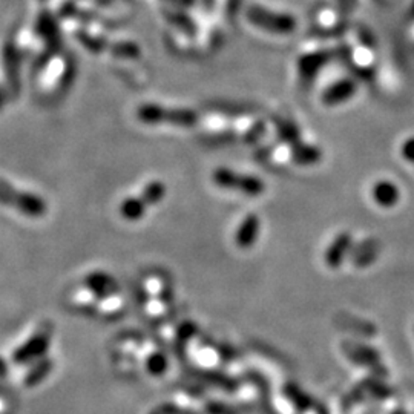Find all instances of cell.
<instances>
[{"label": "cell", "mask_w": 414, "mask_h": 414, "mask_svg": "<svg viewBox=\"0 0 414 414\" xmlns=\"http://www.w3.org/2000/svg\"><path fill=\"white\" fill-rule=\"evenodd\" d=\"M138 121L148 126L170 125L175 128H194L198 125V114L189 108H166L158 103H143L135 113Z\"/></svg>", "instance_id": "obj_1"}, {"label": "cell", "mask_w": 414, "mask_h": 414, "mask_svg": "<svg viewBox=\"0 0 414 414\" xmlns=\"http://www.w3.org/2000/svg\"><path fill=\"white\" fill-rule=\"evenodd\" d=\"M244 14L255 28L270 34H291L298 26L296 19L291 14L271 11L261 5H249Z\"/></svg>", "instance_id": "obj_2"}, {"label": "cell", "mask_w": 414, "mask_h": 414, "mask_svg": "<svg viewBox=\"0 0 414 414\" xmlns=\"http://www.w3.org/2000/svg\"><path fill=\"white\" fill-rule=\"evenodd\" d=\"M0 203L16 207V210L26 217L38 218L46 214L45 200L38 198L36 194H29V192L16 190L2 178H0Z\"/></svg>", "instance_id": "obj_3"}, {"label": "cell", "mask_w": 414, "mask_h": 414, "mask_svg": "<svg viewBox=\"0 0 414 414\" xmlns=\"http://www.w3.org/2000/svg\"><path fill=\"white\" fill-rule=\"evenodd\" d=\"M2 66L6 94L11 100H16L22 90V53H20L14 36H9L4 43Z\"/></svg>", "instance_id": "obj_4"}, {"label": "cell", "mask_w": 414, "mask_h": 414, "mask_svg": "<svg viewBox=\"0 0 414 414\" xmlns=\"http://www.w3.org/2000/svg\"><path fill=\"white\" fill-rule=\"evenodd\" d=\"M212 180H214V183L221 189L241 192V194L249 197H258L266 190L264 181L259 180L258 177L238 174L229 167L215 169L214 174H212Z\"/></svg>", "instance_id": "obj_5"}, {"label": "cell", "mask_w": 414, "mask_h": 414, "mask_svg": "<svg viewBox=\"0 0 414 414\" xmlns=\"http://www.w3.org/2000/svg\"><path fill=\"white\" fill-rule=\"evenodd\" d=\"M34 33L45 43L43 51L46 54L56 57L57 54H60V51H62L63 48L62 31H60L57 17L49 11V9L45 8L38 13L34 25Z\"/></svg>", "instance_id": "obj_6"}, {"label": "cell", "mask_w": 414, "mask_h": 414, "mask_svg": "<svg viewBox=\"0 0 414 414\" xmlns=\"http://www.w3.org/2000/svg\"><path fill=\"white\" fill-rule=\"evenodd\" d=\"M342 350H344L346 356L353 363L370 368L375 373L376 378H385L388 375V370L383 367L382 363L381 353L376 348L363 344H356V342H344Z\"/></svg>", "instance_id": "obj_7"}, {"label": "cell", "mask_w": 414, "mask_h": 414, "mask_svg": "<svg viewBox=\"0 0 414 414\" xmlns=\"http://www.w3.org/2000/svg\"><path fill=\"white\" fill-rule=\"evenodd\" d=\"M358 90V85L353 78H339L336 82L328 85L321 93V103L326 106H339L344 105L355 97Z\"/></svg>", "instance_id": "obj_8"}, {"label": "cell", "mask_w": 414, "mask_h": 414, "mask_svg": "<svg viewBox=\"0 0 414 414\" xmlns=\"http://www.w3.org/2000/svg\"><path fill=\"white\" fill-rule=\"evenodd\" d=\"M330 58L331 54L328 51H315L301 56L298 60V73L301 78L307 80V82L315 80L321 73V69L328 65Z\"/></svg>", "instance_id": "obj_9"}, {"label": "cell", "mask_w": 414, "mask_h": 414, "mask_svg": "<svg viewBox=\"0 0 414 414\" xmlns=\"http://www.w3.org/2000/svg\"><path fill=\"white\" fill-rule=\"evenodd\" d=\"M353 246V238L348 232H342L335 239L331 241V244L326 250L324 261L330 269H336L342 266V262L346 261L347 255L350 254Z\"/></svg>", "instance_id": "obj_10"}, {"label": "cell", "mask_w": 414, "mask_h": 414, "mask_svg": "<svg viewBox=\"0 0 414 414\" xmlns=\"http://www.w3.org/2000/svg\"><path fill=\"white\" fill-rule=\"evenodd\" d=\"M259 218L255 214H249L239 223L237 227V234H235V242L237 246L242 250H247L254 247L259 237Z\"/></svg>", "instance_id": "obj_11"}, {"label": "cell", "mask_w": 414, "mask_h": 414, "mask_svg": "<svg viewBox=\"0 0 414 414\" xmlns=\"http://www.w3.org/2000/svg\"><path fill=\"white\" fill-rule=\"evenodd\" d=\"M85 284L90 294L95 295L97 298H109L113 296L115 291H118L117 281L108 274H102V271L89 274L85 279Z\"/></svg>", "instance_id": "obj_12"}, {"label": "cell", "mask_w": 414, "mask_h": 414, "mask_svg": "<svg viewBox=\"0 0 414 414\" xmlns=\"http://www.w3.org/2000/svg\"><path fill=\"white\" fill-rule=\"evenodd\" d=\"M49 347V335L46 333H38L33 339H29L25 346L16 350L14 361L19 363L29 362L31 359L43 355Z\"/></svg>", "instance_id": "obj_13"}, {"label": "cell", "mask_w": 414, "mask_h": 414, "mask_svg": "<svg viewBox=\"0 0 414 414\" xmlns=\"http://www.w3.org/2000/svg\"><path fill=\"white\" fill-rule=\"evenodd\" d=\"M371 197L381 207H393L399 203L400 190L393 181L381 180L373 186Z\"/></svg>", "instance_id": "obj_14"}, {"label": "cell", "mask_w": 414, "mask_h": 414, "mask_svg": "<svg viewBox=\"0 0 414 414\" xmlns=\"http://www.w3.org/2000/svg\"><path fill=\"white\" fill-rule=\"evenodd\" d=\"M381 242L378 239H367L353 250V264L356 267H367L376 261L381 254Z\"/></svg>", "instance_id": "obj_15"}, {"label": "cell", "mask_w": 414, "mask_h": 414, "mask_svg": "<svg viewBox=\"0 0 414 414\" xmlns=\"http://www.w3.org/2000/svg\"><path fill=\"white\" fill-rule=\"evenodd\" d=\"M290 155H291V160H294V163L299 166H313L319 163L322 158V152L318 146L302 143V141L291 146Z\"/></svg>", "instance_id": "obj_16"}, {"label": "cell", "mask_w": 414, "mask_h": 414, "mask_svg": "<svg viewBox=\"0 0 414 414\" xmlns=\"http://www.w3.org/2000/svg\"><path fill=\"white\" fill-rule=\"evenodd\" d=\"M165 17L167 22L172 25L174 28H177L178 31L185 33L187 36H195L198 31V26L195 24V20L192 19L185 9L181 8H174V9H167L165 11Z\"/></svg>", "instance_id": "obj_17"}, {"label": "cell", "mask_w": 414, "mask_h": 414, "mask_svg": "<svg viewBox=\"0 0 414 414\" xmlns=\"http://www.w3.org/2000/svg\"><path fill=\"white\" fill-rule=\"evenodd\" d=\"M74 36L77 38V42L90 54H102L108 51L109 42L106 37L93 34L90 31H88V29H77Z\"/></svg>", "instance_id": "obj_18"}, {"label": "cell", "mask_w": 414, "mask_h": 414, "mask_svg": "<svg viewBox=\"0 0 414 414\" xmlns=\"http://www.w3.org/2000/svg\"><path fill=\"white\" fill-rule=\"evenodd\" d=\"M148 205L143 201L141 197H130L126 198L120 206V214L128 221H138L140 218H143L146 214Z\"/></svg>", "instance_id": "obj_19"}, {"label": "cell", "mask_w": 414, "mask_h": 414, "mask_svg": "<svg viewBox=\"0 0 414 414\" xmlns=\"http://www.w3.org/2000/svg\"><path fill=\"white\" fill-rule=\"evenodd\" d=\"M108 51L113 57L125 60H134L141 56L140 46L135 42H133V40H118V42L109 43Z\"/></svg>", "instance_id": "obj_20"}, {"label": "cell", "mask_w": 414, "mask_h": 414, "mask_svg": "<svg viewBox=\"0 0 414 414\" xmlns=\"http://www.w3.org/2000/svg\"><path fill=\"white\" fill-rule=\"evenodd\" d=\"M284 395L291 403H294V407L301 413H306V411L315 407V402H313V399L309 395H306L304 391L299 390L296 385H294V383H289V385H286Z\"/></svg>", "instance_id": "obj_21"}, {"label": "cell", "mask_w": 414, "mask_h": 414, "mask_svg": "<svg viewBox=\"0 0 414 414\" xmlns=\"http://www.w3.org/2000/svg\"><path fill=\"white\" fill-rule=\"evenodd\" d=\"M275 128H276V133L278 137L284 141V143L294 146L296 143H299L301 138H299V129L295 123H291L289 120L284 118H276L275 120Z\"/></svg>", "instance_id": "obj_22"}, {"label": "cell", "mask_w": 414, "mask_h": 414, "mask_svg": "<svg viewBox=\"0 0 414 414\" xmlns=\"http://www.w3.org/2000/svg\"><path fill=\"white\" fill-rule=\"evenodd\" d=\"M165 195H166V186L161 183V181L155 180L146 185V187L143 189V192H141L140 197L143 198V201L148 206H155L165 198Z\"/></svg>", "instance_id": "obj_23"}, {"label": "cell", "mask_w": 414, "mask_h": 414, "mask_svg": "<svg viewBox=\"0 0 414 414\" xmlns=\"http://www.w3.org/2000/svg\"><path fill=\"white\" fill-rule=\"evenodd\" d=\"M167 370V359L161 353H154L148 359V371L154 376H161Z\"/></svg>", "instance_id": "obj_24"}, {"label": "cell", "mask_w": 414, "mask_h": 414, "mask_svg": "<svg viewBox=\"0 0 414 414\" xmlns=\"http://www.w3.org/2000/svg\"><path fill=\"white\" fill-rule=\"evenodd\" d=\"M402 157L410 163H414V137L408 138L405 143L402 145Z\"/></svg>", "instance_id": "obj_25"}, {"label": "cell", "mask_w": 414, "mask_h": 414, "mask_svg": "<svg viewBox=\"0 0 414 414\" xmlns=\"http://www.w3.org/2000/svg\"><path fill=\"white\" fill-rule=\"evenodd\" d=\"M165 2L172 4L175 8H181V9H187L195 5V0H165Z\"/></svg>", "instance_id": "obj_26"}, {"label": "cell", "mask_w": 414, "mask_h": 414, "mask_svg": "<svg viewBox=\"0 0 414 414\" xmlns=\"http://www.w3.org/2000/svg\"><path fill=\"white\" fill-rule=\"evenodd\" d=\"M6 98H8V94H6V89H4L2 86H0V113H2V109L6 103Z\"/></svg>", "instance_id": "obj_27"}, {"label": "cell", "mask_w": 414, "mask_h": 414, "mask_svg": "<svg viewBox=\"0 0 414 414\" xmlns=\"http://www.w3.org/2000/svg\"><path fill=\"white\" fill-rule=\"evenodd\" d=\"M391 414H408V411L405 408H396Z\"/></svg>", "instance_id": "obj_28"}, {"label": "cell", "mask_w": 414, "mask_h": 414, "mask_svg": "<svg viewBox=\"0 0 414 414\" xmlns=\"http://www.w3.org/2000/svg\"><path fill=\"white\" fill-rule=\"evenodd\" d=\"M38 2H40V4H46V2H48V0H38Z\"/></svg>", "instance_id": "obj_29"}]
</instances>
